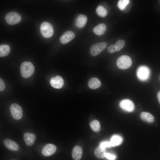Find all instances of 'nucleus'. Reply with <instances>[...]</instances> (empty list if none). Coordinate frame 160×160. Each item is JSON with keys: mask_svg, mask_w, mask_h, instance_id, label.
Masks as SVG:
<instances>
[{"mask_svg": "<svg viewBox=\"0 0 160 160\" xmlns=\"http://www.w3.org/2000/svg\"><path fill=\"white\" fill-rule=\"evenodd\" d=\"M20 69L22 77L27 78L31 76L34 73V67L31 62L25 61L21 64Z\"/></svg>", "mask_w": 160, "mask_h": 160, "instance_id": "f257e3e1", "label": "nucleus"}, {"mask_svg": "<svg viewBox=\"0 0 160 160\" xmlns=\"http://www.w3.org/2000/svg\"><path fill=\"white\" fill-rule=\"evenodd\" d=\"M132 60L130 57L124 55L119 57L116 61L117 66L122 69H126L129 68L132 65Z\"/></svg>", "mask_w": 160, "mask_h": 160, "instance_id": "f03ea898", "label": "nucleus"}, {"mask_svg": "<svg viewBox=\"0 0 160 160\" xmlns=\"http://www.w3.org/2000/svg\"><path fill=\"white\" fill-rule=\"evenodd\" d=\"M40 31L42 36L46 38L51 37L54 33L52 25L47 22H44L41 24L40 26Z\"/></svg>", "mask_w": 160, "mask_h": 160, "instance_id": "7ed1b4c3", "label": "nucleus"}, {"mask_svg": "<svg viewBox=\"0 0 160 160\" xmlns=\"http://www.w3.org/2000/svg\"><path fill=\"white\" fill-rule=\"evenodd\" d=\"M107 43L102 42L93 44L90 47V53L93 56H95L100 54L106 47Z\"/></svg>", "mask_w": 160, "mask_h": 160, "instance_id": "20e7f679", "label": "nucleus"}, {"mask_svg": "<svg viewBox=\"0 0 160 160\" xmlns=\"http://www.w3.org/2000/svg\"><path fill=\"white\" fill-rule=\"evenodd\" d=\"M6 21L9 25H13L19 23L21 20L20 15L15 12L7 13L5 16Z\"/></svg>", "mask_w": 160, "mask_h": 160, "instance_id": "39448f33", "label": "nucleus"}, {"mask_svg": "<svg viewBox=\"0 0 160 160\" xmlns=\"http://www.w3.org/2000/svg\"><path fill=\"white\" fill-rule=\"evenodd\" d=\"M10 111L12 117L17 120L21 119L23 115V110L21 106L16 103H13L10 107Z\"/></svg>", "mask_w": 160, "mask_h": 160, "instance_id": "423d86ee", "label": "nucleus"}, {"mask_svg": "<svg viewBox=\"0 0 160 160\" xmlns=\"http://www.w3.org/2000/svg\"><path fill=\"white\" fill-rule=\"evenodd\" d=\"M150 73V70L147 67L141 66L137 70V76L140 80L145 81L148 79Z\"/></svg>", "mask_w": 160, "mask_h": 160, "instance_id": "0eeeda50", "label": "nucleus"}, {"mask_svg": "<svg viewBox=\"0 0 160 160\" xmlns=\"http://www.w3.org/2000/svg\"><path fill=\"white\" fill-rule=\"evenodd\" d=\"M120 107L123 110L128 112H132L135 109V105L133 102L129 99H124L119 103Z\"/></svg>", "mask_w": 160, "mask_h": 160, "instance_id": "6e6552de", "label": "nucleus"}, {"mask_svg": "<svg viewBox=\"0 0 160 160\" xmlns=\"http://www.w3.org/2000/svg\"><path fill=\"white\" fill-rule=\"evenodd\" d=\"M56 148V147L55 145L51 143L47 144L42 148V153L45 156H49L55 153Z\"/></svg>", "mask_w": 160, "mask_h": 160, "instance_id": "1a4fd4ad", "label": "nucleus"}, {"mask_svg": "<svg viewBox=\"0 0 160 160\" xmlns=\"http://www.w3.org/2000/svg\"><path fill=\"white\" fill-rule=\"evenodd\" d=\"M75 37V34L73 31H68L61 35L60 38V41L62 44H65L70 41Z\"/></svg>", "mask_w": 160, "mask_h": 160, "instance_id": "9d476101", "label": "nucleus"}, {"mask_svg": "<svg viewBox=\"0 0 160 160\" xmlns=\"http://www.w3.org/2000/svg\"><path fill=\"white\" fill-rule=\"evenodd\" d=\"M50 83L51 86L53 88L59 89L63 86L64 84V81L61 77L57 76L51 79Z\"/></svg>", "mask_w": 160, "mask_h": 160, "instance_id": "9b49d317", "label": "nucleus"}, {"mask_svg": "<svg viewBox=\"0 0 160 160\" xmlns=\"http://www.w3.org/2000/svg\"><path fill=\"white\" fill-rule=\"evenodd\" d=\"M3 143L5 147L9 150L12 151H17L19 149V146L15 141L9 139H4Z\"/></svg>", "mask_w": 160, "mask_h": 160, "instance_id": "f8f14e48", "label": "nucleus"}, {"mask_svg": "<svg viewBox=\"0 0 160 160\" xmlns=\"http://www.w3.org/2000/svg\"><path fill=\"white\" fill-rule=\"evenodd\" d=\"M36 138V135L33 133L27 132L23 134V140L26 144L28 146H31L33 144Z\"/></svg>", "mask_w": 160, "mask_h": 160, "instance_id": "ddd939ff", "label": "nucleus"}, {"mask_svg": "<svg viewBox=\"0 0 160 160\" xmlns=\"http://www.w3.org/2000/svg\"><path fill=\"white\" fill-rule=\"evenodd\" d=\"M87 19L85 15L82 14L79 15L76 19L75 22L76 26L79 28H83L86 25Z\"/></svg>", "mask_w": 160, "mask_h": 160, "instance_id": "4468645a", "label": "nucleus"}, {"mask_svg": "<svg viewBox=\"0 0 160 160\" xmlns=\"http://www.w3.org/2000/svg\"><path fill=\"white\" fill-rule=\"evenodd\" d=\"M82 155V150L79 146H75L73 148L72 152V157L74 160H79L81 158Z\"/></svg>", "mask_w": 160, "mask_h": 160, "instance_id": "2eb2a0df", "label": "nucleus"}, {"mask_svg": "<svg viewBox=\"0 0 160 160\" xmlns=\"http://www.w3.org/2000/svg\"><path fill=\"white\" fill-rule=\"evenodd\" d=\"M101 85L100 81L98 79L93 78L89 81L88 86L90 89H95L100 87Z\"/></svg>", "mask_w": 160, "mask_h": 160, "instance_id": "dca6fc26", "label": "nucleus"}, {"mask_svg": "<svg viewBox=\"0 0 160 160\" xmlns=\"http://www.w3.org/2000/svg\"><path fill=\"white\" fill-rule=\"evenodd\" d=\"M106 29V27L104 23H100L95 26L93 29L94 33L98 35L103 34Z\"/></svg>", "mask_w": 160, "mask_h": 160, "instance_id": "f3484780", "label": "nucleus"}, {"mask_svg": "<svg viewBox=\"0 0 160 160\" xmlns=\"http://www.w3.org/2000/svg\"><path fill=\"white\" fill-rule=\"evenodd\" d=\"M140 116L142 120L147 122L152 123L154 121V119L153 116L150 113L147 112H141Z\"/></svg>", "mask_w": 160, "mask_h": 160, "instance_id": "a211bd4d", "label": "nucleus"}, {"mask_svg": "<svg viewBox=\"0 0 160 160\" xmlns=\"http://www.w3.org/2000/svg\"><path fill=\"white\" fill-rule=\"evenodd\" d=\"M123 141L121 136L118 135H113L111 139L110 143L112 146H116L120 145Z\"/></svg>", "mask_w": 160, "mask_h": 160, "instance_id": "6ab92c4d", "label": "nucleus"}, {"mask_svg": "<svg viewBox=\"0 0 160 160\" xmlns=\"http://www.w3.org/2000/svg\"><path fill=\"white\" fill-rule=\"evenodd\" d=\"M94 153L97 158L102 159L105 157L106 153L105 149L99 146L95 149Z\"/></svg>", "mask_w": 160, "mask_h": 160, "instance_id": "aec40b11", "label": "nucleus"}, {"mask_svg": "<svg viewBox=\"0 0 160 160\" xmlns=\"http://www.w3.org/2000/svg\"><path fill=\"white\" fill-rule=\"evenodd\" d=\"M10 52V48L9 45L4 44L0 46V56L4 57L8 55Z\"/></svg>", "mask_w": 160, "mask_h": 160, "instance_id": "412c9836", "label": "nucleus"}, {"mask_svg": "<svg viewBox=\"0 0 160 160\" xmlns=\"http://www.w3.org/2000/svg\"><path fill=\"white\" fill-rule=\"evenodd\" d=\"M96 12L99 16L102 17H105L107 15L106 9L102 6H99L97 7Z\"/></svg>", "mask_w": 160, "mask_h": 160, "instance_id": "4be33fe9", "label": "nucleus"}, {"mask_svg": "<svg viewBox=\"0 0 160 160\" xmlns=\"http://www.w3.org/2000/svg\"><path fill=\"white\" fill-rule=\"evenodd\" d=\"M90 126L92 129L95 132H98L100 130V124L97 120H94L91 121L90 123Z\"/></svg>", "mask_w": 160, "mask_h": 160, "instance_id": "5701e85b", "label": "nucleus"}, {"mask_svg": "<svg viewBox=\"0 0 160 160\" xmlns=\"http://www.w3.org/2000/svg\"><path fill=\"white\" fill-rule=\"evenodd\" d=\"M116 52L120 51L125 45V41L122 39L118 40L114 44Z\"/></svg>", "mask_w": 160, "mask_h": 160, "instance_id": "b1692460", "label": "nucleus"}, {"mask_svg": "<svg viewBox=\"0 0 160 160\" xmlns=\"http://www.w3.org/2000/svg\"><path fill=\"white\" fill-rule=\"evenodd\" d=\"M129 0H120L118 1L117 6L121 10L124 9L126 6L129 2Z\"/></svg>", "mask_w": 160, "mask_h": 160, "instance_id": "393cba45", "label": "nucleus"}, {"mask_svg": "<svg viewBox=\"0 0 160 160\" xmlns=\"http://www.w3.org/2000/svg\"><path fill=\"white\" fill-rule=\"evenodd\" d=\"M100 146L104 149H105L106 148H109L112 146L110 142L107 141H103L101 143Z\"/></svg>", "mask_w": 160, "mask_h": 160, "instance_id": "a878e982", "label": "nucleus"}, {"mask_svg": "<svg viewBox=\"0 0 160 160\" xmlns=\"http://www.w3.org/2000/svg\"><path fill=\"white\" fill-rule=\"evenodd\" d=\"M108 52L110 53H113L116 51L114 44L110 45L107 48Z\"/></svg>", "mask_w": 160, "mask_h": 160, "instance_id": "bb28decb", "label": "nucleus"}, {"mask_svg": "<svg viewBox=\"0 0 160 160\" xmlns=\"http://www.w3.org/2000/svg\"><path fill=\"white\" fill-rule=\"evenodd\" d=\"M105 157L109 160H114L116 158V156L115 155L108 153H106Z\"/></svg>", "mask_w": 160, "mask_h": 160, "instance_id": "cd10ccee", "label": "nucleus"}, {"mask_svg": "<svg viewBox=\"0 0 160 160\" xmlns=\"http://www.w3.org/2000/svg\"><path fill=\"white\" fill-rule=\"evenodd\" d=\"M5 88V84L3 80L0 79V91H2L4 90Z\"/></svg>", "mask_w": 160, "mask_h": 160, "instance_id": "c85d7f7f", "label": "nucleus"}, {"mask_svg": "<svg viewBox=\"0 0 160 160\" xmlns=\"http://www.w3.org/2000/svg\"><path fill=\"white\" fill-rule=\"evenodd\" d=\"M157 97L159 102L160 104V91H159L157 93Z\"/></svg>", "mask_w": 160, "mask_h": 160, "instance_id": "c756f323", "label": "nucleus"}, {"mask_svg": "<svg viewBox=\"0 0 160 160\" xmlns=\"http://www.w3.org/2000/svg\"></svg>", "mask_w": 160, "mask_h": 160, "instance_id": "7c9ffc66", "label": "nucleus"}, {"mask_svg": "<svg viewBox=\"0 0 160 160\" xmlns=\"http://www.w3.org/2000/svg\"></svg>", "mask_w": 160, "mask_h": 160, "instance_id": "2f4dec72", "label": "nucleus"}]
</instances>
